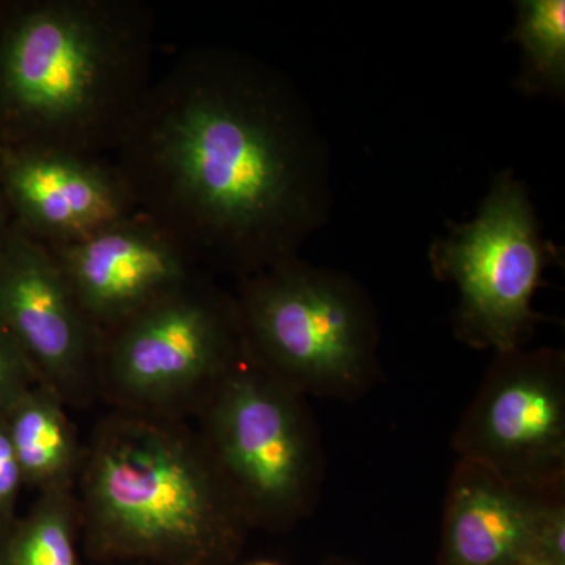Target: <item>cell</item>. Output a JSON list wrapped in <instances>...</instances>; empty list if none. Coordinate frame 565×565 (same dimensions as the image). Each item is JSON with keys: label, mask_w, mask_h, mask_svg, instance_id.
Instances as JSON below:
<instances>
[{"label": "cell", "mask_w": 565, "mask_h": 565, "mask_svg": "<svg viewBox=\"0 0 565 565\" xmlns=\"http://www.w3.org/2000/svg\"><path fill=\"white\" fill-rule=\"evenodd\" d=\"M9 527H7V530H9ZM7 530H0V565H10L9 556H7V550H6Z\"/></svg>", "instance_id": "obj_20"}, {"label": "cell", "mask_w": 565, "mask_h": 565, "mask_svg": "<svg viewBox=\"0 0 565 565\" xmlns=\"http://www.w3.org/2000/svg\"><path fill=\"white\" fill-rule=\"evenodd\" d=\"M77 479L95 564L232 565L250 531L200 435L173 416H106Z\"/></svg>", "instance_id": "obj_2"}, {"label": "cell", "mask_w": 565, "mask_h": 565, "mask_svg": "<svg viewBox=\"0 0 565 565\" xmlns=\"http://www.w3.org/2000/svg\"><path fill=\"white\" fill-rule=\"evenodd\" d=\"M200 438L248 526L292 530L321 500L326 452L307 397L243 351L199 407Z\"/></svg>", "instance_id": "obj_5"}, {"label": "cell", "mask_w": 565, "mask_h": 565, "mask_svg": "<svg viewBox=\"0 0 565 565\" xmlns=\"http://www.w3.org/2000/svg\"><path fill=\"white\" fill-rule=\"evenodd\" d=\"M236 299L193 277L99 334L98 385L120 411H199L243 355Z\"/></svg>", "instance_id": "obj_6"}, {"label": "cell", "mask_w": 565, "mask_h": 565, "mask_svg": "<svg viewBox=\"0 0 565 565\" xmlns=\"http://www.w3.org/2000/svg\"><path fill=\"white\" fill-rule=\"evenodd\" d=\"M531 565H565V497L553 501L542 516Z\"/></svg>", "instance_id": "obj_17"}, {"label": "cell", "mask_w": 565, "mask_h": 565, "mask_svg": "<svg viewBox=\"0 0 565 565\" xmlns=\"http://www.w3.org/2000/svg\"><path fill=\"white\" fill-rule=\"evenodd\" d=\"M51 250L99 334L196 275L191 253L140 212Z\"/></svg>", "instance_id": "obj_10"}, {"label": "cell", "mask_w": 565, "mask_h": 565, "mask_svg": "<svg viewBox=\"0 0 565 565\" xmlns=\"http://www.w3.org/2000/svg\"><path fill=\"white\" fill-rule=\"evenodd\" d=\"M429 248L435 278L457 289L455 333L476 351L526 348L542 316L534 296L556 255L541 234L526 185L494 174L473 221L451 223Z\"/></svg>", "instance_id": "obj_7"}, {"label": "cell", "mask_w": 565, "mask_h": 565, "mask_svg": "<svg viewBox=\"0 0 565 565\" xmlns=\"http://www.w3.org/2000/svg\"><path fill=\"white\" fill-rule=\"evenodd\" d=\"M24 479H22L20 462L11 445L6 419L0 415V530L11 525L10 516Z\"/></svg>", "instance_id": "obj_18"}, {"label": "cell", "mask_w": 565, "mask_h": 565, "mask_svg": "<svg viewBox=\"0 0 565 565\" xmlns=\"http://www.w3.org/2000/svg\"><path fill=\"white\" fill-rule=\"evenodd\" d=\"M35 385L40 382L32 364L0 327V415H6Z\"/></svg>", "instance_id": "obj_16"}, {"label": "cell", "mask_w": 565, "mask_h": 565, "mask_svg": "<svg viewBox=\"0 0 565 565\" xmlns=\"http://www.w3.org/2000/svg\"><path fill=\"white\" fill-rule=\"evenodd\" d=\"M11 226L9 222H7V212L6 206L0 204V253H2L3 247H6L7 239H9Z\"/></svg>", "instance_id": "obj_19"}, {"label": "cell", "mask_w": 565, "mask_h": 565, "mask_svg": "<svg viewBox=\"0 0 565 565\" xmlns=\"http://www.w3.org/2000/svg\"><path fill=\"white\" fill-rule=\"evenodd\" d=\"M96 565H148V564H140V563H118V564H96Z\"/></svg>", "instance_id": "obj_23"}, {"label": "cell", "mask_w": 565, "mask_h": 565, "mask_svg": "<svg viewBox=\"0 0 565 565\" xmlns=\"http://www.w3.org/2000/svg\"><path fill=\"white\" fill-rule=\"evenodd\" d=\"M244 565H282L275 563V561H253V563L244 564Z\"/></svg>", "instance_id": "obj_22"}, {"label": "cell", "mask_w": 565, "mask_h": 565, "mask_svg": "<svg viewBox=\"0 0 565 565\" xmlns=\"http://www.w3.org/2000/svg\"><path fill=\"white\" fill-rule=\"evenodd\" d=\"M148 35L129 6L50 0L14 18L0 43V110L14 147L87 156L117 145L148 85Z\"/></svg>", "instance_id": "obj_3"}, {"label": "cell", "mask_w": 565, "mask_h": 565, "mask_svg": "<svg viewBox=\"0 0 565 565\" xmlns=\"http://www.w3.org/2000/svg\"><path fill=\"white\" fill-rule=\"evenodd\" d=\"M24 484L41 493L71 490L82 456L65 404L46 386L35 385L3 415Z\"/></svg>", "instance_id": "obj_13"}, {"label": "cell", "mask_w": 565, "mask_h": 565, "mask_svg": "<svg viewBox=\"0 0 565 565\" xmlns=\"http://www.w3.org/2000/svg\"><path fill=\"white\" fill-rule=\"evenodd\" d=\"M0 184L18 226L50 247L76 243L137 212L117 169L77 152L7 148Z\"/></svg>", "instance_id": "obj_11"}, {"label": "cell", "mask_w": 565, "mask_h": 565, "mask_svg": "<svg viewBox=\"0 0 565 565\" xmlns=\"http://www.w3.org/2000/svg\"><path fill=\"white\" fill-rule=\"evenodd\" d=\"M134 207L241 281L299 258L330 218L332 162L281 71L203 47L150 85L118 137Z\"/></svg>", "instance_id": "obj_1"}, {"label": "cell", "mask_w": 565, "mask_h": 565, "mask_svg": "<svg viewBox=\"0 0 565 565\" xmlns=\"http://www.w3.org/2000/svg\"><path fill=\"white\" fill-rule=\"evenodd\" d=\"M452 448L530 489L565 490V353L556 348L493 353Z\"/></svg>", "instance_id": "obj_8"}, {"label": "cell", "mask_w": 565, "mask_h": 565, "mask_svg": "<svg viewBox=\"0 0 565 565\" xmlns=\"http://www.w3.org/2000/svg\"><path fill=\"white\" fill-rule=\"evenodd\" d=\"M509 41L520 50L516 90L525 96L565 93V0H519Z\"/></svg>", "instance_id": "obj_14"}, {"label": "cell", "mask_w": 565, "mask_h": 565, "mask_svg": "<svg viewBox=\"0 0 565 565\" xmlns=\"http://www.w3.org/2000/svg\"><path fill=\"white\" fill-rule=\"evenodd\" d=\"M527 565H531V564H527Z\"/></svg>", "instance_id": "obj_24"}, {"label": "cell", "mask_w": 565, "mask_h": 565, "mask_svg": "<svg viewBox=\"0 0 565 565\" xmlns=\"http://www.w3.org/2000/svg\"><path fill=\"white\" fill-rule=\"evenodd\" d=\"M563 497L565 490L516 486L457 459L446 490L437 565L531 564L539 523Z\"/></svg>", "instance_id": "obj_12"}, {"label": "cell", "mask_w": 565, "mask_h": 565, "mask_svg": "<svg viewBox=\"0 0 565 565\" xmlns=\"http://www.w3.org/2000/svg\"><path fill=\"white\" fill-rule=\"evenodd\" d=\"M79 505L71 490L40 494L31 514L6 533L10 565H81Z\"/></svg>", "instance_id": "obj_15"}, {"label": "cell", "mask_w": 565, "mask_h": 565, "mask_svg": "<svg viewBox=\"0 0 565 565\" xmlns=\"http://www.w3.org/2000/svg\"><path fill=\"white\" fill-rule=\"evenodd\" d=\"M326 565H362V564L352 563V561L344 559V557L333 556V557H330L329 561H327Z\"/></svg>", "instance_id": "obj_21"}, {"label": "cell", "mask_w": 565, "mask_h": 565, "mask_svg": "<svg viewBox=\"0 0 565 565\" xmlns=\"http://www.w3.org/2000/svg\"><path fill=\"white\" fill-rule=\"evenodd\" d=\"M0 327L63 404L98 386L99 333L82 311L50 245L11 226L0 253Z\"/></svg>", "instance_id": "obj_9"}, {"label": "cell", "mask_w": 565, "mask_h": 565, "mask_svg": "<svg viewBox=\"0 0 565 565\" xmlns=\"http://www.w3.org/2000/svg\"><path fill=\"white\" fill-rule=\"evenodd\" d=\"M244 351L294 392L356 403L382 381L381 321L355 278L294 258L241 281Z\"/></svg>", "instance_id": "obj_4"}]
</instances>
